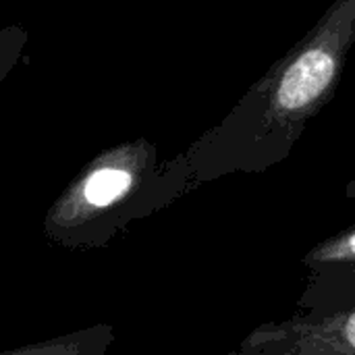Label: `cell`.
I'll return each mask as SVG.
<instances>
[{"mask_svg": "<svg viewBox=\"0 0 355 355\" xmlns=\"http://www.w3.org/2000/svg\"><path fill=\"white\" fill-rule=\"evenodd\" d=\"M29 44V31L21 25H8L0 29V85L19 64Z\"/></svg>", "mask_w": 355, "mask_h": 355, "instance_id": "cell-6", "label": "cell"}, {"mask_svg": "<svg viewBox=\"0 0 355 355\" xmlns=\"http://www.w3.org/2000/svg\"><path fill=\"white\" fill-rule=\"evenodd\" d=\"M355 306V229L331 237L302 258L297 314H329Z\"/></svg>", "mask_w": 355, "mask_h": 355, "instance_id": "cell-3", "label": "cell"}, {"mask_svg": "<svg viewBox=\"0 0 355 355\" xmlns=\"http://www.w3.org/2000/svg\"><path fill=\"white\" fill-rule=\"evenodd\" d=\"M225 355H355V306L258 324Z\"/></svg>", "mask_w": 355, "mask_h": 355, "instance_id": "cell-2", "label": "cell"}, {"mask_svg": "<svg viewBox=\"0 0 355 355\" xmlns=\"http://www.w3.org/2000/svg\"><path fill=\"white\" fill-rule=\"evenodd\" d=\"M335 75V60L329 52L314 48L302 54L285 73L279 85V104L297 110L316 100Z\"/></svg>", "mask_w": 355, "mask_h": 355, "instance_id": "cell-4", "label": "cell"}, {"mask_svg": "<svg viewBox=\"0 0 355 355\" xmlns=\"http://www.w3.org/2000/svg\"><path fill=\"white\" fill-rule=\"evenodd\" d=\"M114 327L100 322L52 339L21 345L0 355H104L114 343Z\"/></svg>", "mask_w": 355, "mask_h": 355, "instance_id": "cell-5", "label": "cell"}, {"mask_svg": "<svg viewBox=\"0 0 355 355\" xmlns=\"http://www.w3.org/2000/svg\"><path fill=\"white\" fill-rule=\"evenodd\" d=\"M158 202L156 183L146 179L141 148H110L81 166L50 204L44 237L64 250H98Z\"/></svg>", "mask_w": 355, "mask_h": 355, "instance_id": "cell-1", "label": "cell"}]
</instances>
